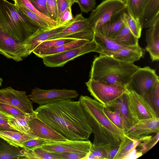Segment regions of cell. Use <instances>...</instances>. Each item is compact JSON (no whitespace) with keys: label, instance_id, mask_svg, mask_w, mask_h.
<instances>
[{"label":"cell","instance_id":"f1b7e54d","mask_svg":"<svg viewBox=\"0 0 159 159\" xmlns=\"http://www.w3.org/2000/svg\"><path fill=\"white\" fill-rule=\"evenodd\" d=\"M30 115H31L24 116H13L12 118L8 119V123L18 132L31 134L28 121Z\"/></svg>","mask_w":159,"mask_h":159},{"label":"cell","instance_id":"9c48e42d","mask_svg":"<svg viewBox=\"0 0 159 159\" xmlns=\"http://www.w3.org/2000/svg\"><path fill=\"white\" fill-rule=\"evenodd\" d=\"M98 48L93 40L79 47L44 57L42 58L43 62L48 67L63 66L78 57L91 52H95Z\"/></svg>","mask_w":159,"mask_h":159},{"label":"cell","instance_id":"e0dca14e","mask_svg":"<svg viewBox=\"0 0 159 159\" xmlns=\"http://www.w3.org/2000/svg\"><path fill=\"white\" fill-rule=\"evenodd\" d=\"M72 20L58 25L46 30L39 29L34 34L23 43L25 45L29 55L42 42L48 40L54 35L61 31L69 25Z\"/></svg>","mask_w":159,"mask_h":159},{"label":"cell","instance_id":"4316f807","mask_svg":"<svg viewBox=\"0 0 159 159\" xmlns=\"http://www.w3.org/2000/svg\"><path fill=\"white\" fill-rule=\"evenodd\" d=\"M114 39L118 44L128 47L139 45V39L134 35L125 22Z\"/></svg>","mask_w":159,"mask_h":159},{"label":"cell","instance_id":"52a82bcc","mask_svg":"<svg viewBox=\"0 0 159 159\" xmlns=\"http://www.w3.org/2000/svg\"><path fill=\"white\" fill-rule=\"evenodd\" d=\"M94 34V31L88 18H84L80 13L76 15L71 22L64 29L49 39L67 38L92 41Z\"/></svg>","mask_w":159,"mask_h":159},{"label":"cell","instance_id":"9a60e30c","mask_svg":"<svg viewBox=\"0 0 159 159\" xmlns=\"http://www.w3.org/2000/svg\"><path fill=\"white\" fill-rule=\"evenodd\" d=\"M28 121L30 134L36 138L54 141L67 140L38 117L35 114L30 115Z\"/></svg>","mask_w":159,"mask_h":159},{"label":"cell","instance_id":"f907efd6","mask_svg":"<svg viewBox=\"0 0 159 159\" xmlns=\"http://www.w3.org/2000/svg\"><path fill=\"white\" fill-rule=\"evenodd\" d=\"M13 116L5 112L0 109V117L8 119Z\"/></svg>","mask_w":159,"mask_h":159},{"label":"cell","instance_id":"8992f818","mask_svg":"<svg viewBox=\"0 0 159 159\" xmlns=\"http://www.w3.org/2000/svg\"><path fill=\"white\" fill-rule=\"evenodd\" d=\"M85 84L95 99L105 106L122 96L126 88L121 85L107 84L90 79Z\"/></svg>","mask_w":159,"mask_h":159},{"label":"cell","instance_id":"d6986e66","mask_svg":"<svg viewBox=\"0 0 159 159\" xmlns=\"http://www.w3.org/2000/svg\"><path fill=\"white\" fill-rule=\"evenodd\" d=\"M147 45L145 50L149 53L152 61L159 60V16L146 32Z\"/></svg>","mask_w":159,"mask_h":159},{"label":"cell","instance_id":"74e56055","mask_svg":"<svg viewBox=\"0 0 159 159\" xmlns=\"http://www.w3.org/2000/svg\"><path fill=\"white\" fill-rule=\"evenodd\" d=\"M77 39L63 38L45 40L41 43L34 50L46 48L63 45L77 40Z\"/></svg>","mask_w":159,"mask_h":159},{"label":"cell","instance_id":"7a4b0ae2","mask_svg":"<svg viewBox=\"0 0 159 159\" xmlns=\"http://www.w3.org/2000/svg\"><path fill=\"white\" fill-rule=\"evenodd\" d=\"M79 101L94 134L92 144L98 146L110 145L119 147L125 136V133L107 116L105 106L87 96L81 95Z\"/></svg>","mask_w":159,"mask_h":159},{"label":"cell","instance_id":"30bf717a","mask_svg":"<svg viewBox=\"0 0 159 159\" xmlns=\"http://www.w3.org/2000/svg\"><path fill=\"white\" fill-rule=\"evenodd\" d=\"M125 93L129 109L133 117L137 121L159 117L143 97L127 88Z\"/></svg>","mask_w":159,"mask_h":159},{"label":"cell","instance_id":"7402d4cb","mask_svg":"<svg viewBox=\"0 0 159 159\" xmlns=\"http://www.w3.org/2000/svg\"><path fill=\"white\" fill-rule=\"evenodd\" d=\"M158 16L159 0H148L139 20L142 28H149Z\"/></svg>","mask_w":159,"mask_h":159},{"label":"cell","instance_id":"ac0fdd59","mask_svg":"<svg viewBox=\"0 0 159 159\" xmlns=\"http://www.w3.org/2000/svg\"><path fill=\"white\" fill-rule=\"evenodd\" d=\"M145 51V49L138 45L124 48L114 52L100 50L98 53L121 61L134 63L144 56Z\"/></svg>","mask_w":159,"mask_h":159},{"label":"cell","instance_id":"1f68e13d","mask_svg":"<svg viewBox=\"0 0 159 159\" xmlns=\"http://www.w3.org/2000/svg\"><path fill=\"white\" fill-rule=\"evenodd\" d=\"M13 1L16 6L25 8L38 15L48 23L50 28H52L58 25L56 22L38 11L29 0H13Z\"/></svg>","mask_w":159,"mask_h":159},{"label":"cell","instance_id":"5bb4252c","mask_svg":"<svg viewBox=\"0 0 159 159\" xmlns=\"http://www.w3.org/2000/svg\"><path fill=\"white\" fill-rule=\"evenodd\" d=\"M92 143L89 140H67L57 141L54 143L43 145L45 150L54 153L73 152L87 154L89 152Z\"/></svg>","mask_w":159,"mask_h":159},{"label":"cell","instance_id":"8d00e7d4","mask_svg":"<svg viewBox=\"0 0 159 159\" xmlns=\"http://www.w3.org/2000/svg\"><path fill=\"white\" fill-rule=\"evenodd\" d=\"M104 110L111 120L118 127L123 130L122 120L118 108L113 107L105 106Z\"/></svg>","mask_w":159,"mask_h":159},{"label":"cell","instance_id":"5b68a950","mask_svg":"<svg viewBox=\"0 0 159 159\" xmlns=\"http://www.w3.org/2000/svg\"><path fill=\"white\" fill-rule=\"evenodd\" d=\"M126 9L125 0H104L92 10L88 18L91 27L95 29Z\"/></svg>","mask_w":159,"mask_h":159},{"label":"cell","instance_id":"d6a6232c","mask_svg":"<svg viewBox=\"0 0 159 159\" xmlns=\"http://www.w3.org/2000/svg\"><path fill=\"white\" fill-rule=\"evenodd\" d=\"M16 6L19 11L22 13L26 18L40 29L46 30L51 28L45 21L35 13L25 8L19 6Z\"/></svg>","mask_w":159,"mask_h":159},{"label":"cell","instance_id":"2e32d148","mask_svg":"<svg viewBox=\"0 0 159 159\" xmlns=\"http://www.w3.org/2000/svg\"><path fill=\"white\" fill-rule=\"evenodd\" d=\"M159 132V118L154 117L139 120L125 134L138 141L149 134Z\"/></svg>","mask_w":159,"mask_h":159},{"label":"cell","instance_id":"ee69618b","mask_svg":"<svg viewBox=\"0 0 159 159\" xmlns=\"http://www.w3.org/2000/svg\"><path fill=\"white\" fill-rule=\"evenodd\" d=\"M77 1L81 12L86 13L93 10L96 4V0H77Z\"/></svg>","mask_w":159,"mask_h":159},{"label":"cell","instance_id":"4fadbf2b","mask_svg":"<svg viewBox=\"0 0 159 159\" xmlns=\"http://www.w3.org/2000/svg\"><path fill=\"white\" fill-rule=\"evenodd\" d=\"M0 53L7 58L18 62L29 55L23 43L8 35L0 29Z\"/></svg>","mask_w":159,"mask_h":159},{"label":"cell","instance_id":"7bdbcfd3","mask_svg":"<svg viewBox=\"0 0 159 159\" xmlns=\"http://www.w3.org/2000/svg\"><path fill=\"white\" fill-rule=\"evenodd\" d=\"M58 10L57 25L63 12L69 7L77 3V0H57Z\"/></svg>","mask_w":159,"mask_h":159},{"label":"cell","instance_id":"3957f363","mask_svg":"<svg viewBox=\"0 0 159 159\" xmlns=\"http://www.w3.org/2000/svg\"><path fill=\"white\" fill-rule=\"evenodd\" d=\"M139 68L133 63L121 61L100 54L93 62L89 79L107 84L126 87Z\"/></svg>","mask_w":159,"mask_h":159},{"label":"cell","instance_id":"7dc6e473","mask_svg":"<svg viewBox=\"0 0 159 159\" xmlns=\"http://www.w3.org/2000/svg\"><path fill=\"white\" fill-rule=\"evenodd\" d=\"M71 11V7L67 8L62 13L57 25L69 22L74 19Z\"/></svg>","mask_w":159,"mask_h":159},{"label":"cell","instance_id":"44dd1931","mask_svg":"<svg viewBox=\"0 0 159 159\" xmlns=\"http://www.w3.org/2000/svg\"><path fill=\"white\" fill-rule=\"evenodd\" d=\"M125 10L96 28L94 31L114 39L125 24Z\"/></svg>","mask_w":159,"mask_h":159},{"label":"cell","instance_id":"bcb514c9","mask_svg":"<svg viewBox=\"0 0 159 159\" xmlns=\"http://www.w3.org/2000/svg\"><path fill=\"white\" fill-rule=\"evenodd\" d=\"M29 1L38 11L49 17L47 8V0H29Z\"/></svg>","mask_w":159,"mask_h":159},{"label":"cell","instance_id":"ba28073f","mask_svg":"<svg viewBox=\"0 0 159 159\" xmlns=\"http://www.w3.org/2000/svg\"><path fill=\"white\" fill-rule=\"evenodd\" d=\"M159 78L155 70L148 66L139 67L132 75L126 88L135 91L146 98Z\"/></svg>","mask_w":159,"mask_h":159},{"label":"cell","instance_id":"ffe728a7","mask_svg":"<svg viewBox=\"0 0 159 159\" xmlns=\"http://www.w3.org/2000/svg\"><path fill=\"white\" fill-rule=\"evenodd\" d=\"M107 107H113L118 109L122 122L125 134L138 121L133 116L128 107L125 93L121 97Z\"/></svg>","mask_w":159,"mask_h":159},{"label":"cell","instance_id":"484cf974","mask_svg":"<svg viewBox=\"0 0 159 159\" xmlns=\"http://www.w3.org/2000/svg\"><path fill=\"white\" fill-rule=\"evenodd\" d=\"M12 146L0 138V159H25V151Z\"/></svg>","mask_w":159,"mask_h":159},{"label":"cell","instance_id":"83f0119b","mask_svg":"<svg viewBox=\"0 0 159 159\" xmlns=\"http://www.w3.org/2000/svg\"><path fill=\"white\" fill-rule=\"evenodd\" d=\"M138 141L126 135L121 141L117 152L113 159H124L137 148Z\"/></svg>","mask_w":159,"mask_h":159},{"label":"cell","instance_id":"603a6c76","mask_svg":"<svg viewBox=\"0 0 159 159\" xmlns=\"http://www.w3.org/2000/svg\"><path fill=\"white\" fill-rule=\"evenodd\" d=\"M90 41H91L84 39H78L57 46L34 50L33 53L37 57L42 58L47 56L58 53L79 47Z\"/></svg>","mask_w":159,"mask_h":159},{"label":"cell","instance_id":"f6af8a7d","mask_svg":"<svg viewBox=\"0 0 159 159\" xmlns=\"http://www.w3.org/2000/svg\"><path fill=\"white\" fill-rule=\"evenodd\" d=\"M60 159H84L87 154L73 152L54 153Z\"/></svg>","mask_w":159,"mask_h":159},{"label":"cell","instance_id":"6da1fadb","mask_svg":"<svg viewBox=\"0 0 159 159\" xmlns=\"http://www.w3.org/2000/svg\"><path fill=\"white\" fill-rule=\"evenodd\" d=\"M35 115L67 140H88L92 133L79 101L60 100L39 106Z\"/></svg>","mask_w":159,"mask_h":159},{"label":"cell","instance_id":"f546056e","mask_svg":"<svg viewBox=\"0 0 159 159\" xmlns=\"http://www.w3.org/2000/svg\"><path fill=\"white\" fill-rule=\"evenodd\" d=\"M127 11L139 21L140 16L148 0H125Z\"/></svg>","mask_w":159,"mask_h":159},{"label":"cell","instance_id":"b9f144b4","mask_svg":"<svg viewBox=\"0 0 159 159\" xmlns=\"http://www.w3.org/2000/svg\"><path fill=\"white\" fill-rule=\"evenodd\" d=\"M110 145L104 146H98L92 144L89 152L95 156L99 157L100 159H107V151L110 147Z\"/></svg>","mask_w":159,"mask_h":159},{"label":"cell","instance_id":"c3c4849f","mask_svg":"<svg viewBox=\"0 0 159 159\" xmlns=\"http://www.w3.org/2000/svg\"><path fill=\"white\" fill-rule=\"evenodd\" d=\"M8 119L0 117V130L18 132L8 123Z\"/></svg>","mask_w":159,"mask_h":159},{"label":"cell","instance_id":"f5cc1de1","mask_svg":"<svg viewBox=\"0 0 159 159\" xmlns=\"http://www.w3.org/2000/svg\"><path fill=\"white\" fill-rule=\"evenodd\" d=\"M3 80V79L0 77V87L2 85Z\"/></svg>","mask_w":159,"mask_h":159},{"label":"cell","instance_id":"277c9868","mask_svg":"<svg viewBox=\"0 0 159 159\" xmlns=\"http://www.w3.org/2000/svg\"><path fill=\"white\" fill-rule=\"evenodd\" d=\"M39 29L20 11L15 4L0 0V29L23 43Z\"/></svg>","mask_w":159,"mask_h":159},{"label":"cell","instance_id":"e575fe53","mask_svg":"<svg viewBox=\"0 0 159 159\" xmlns=\"http://www.w3.org/2000/svg\"><path fill=\"white\" fill-rule=\"evenodd\" d=\"M146 99L148 101L159 116V80L155 82Z\"/></svg>","mask_w":159,"mask_h":159},{"label":"cell","instance_id":"681fc988","mask_svg":"<svg viewBox=\"0 0 159 159\" xmlns=\"http://www.w3.org/2000/svg\"><path fill=\"white\" fill-rule=\"evenodd\" d=\"M119 147H110L107 150V159H113L118 151Z\"/></svg>","mask_w":159,"mask_h":159},{"label":"cell","instance_id":"cb8c5ba5","mask_svg":"<svg viewBox=\"0 0 159 159\" xmlns=\"http://www.w3.org/2000/svg\"><path fill=\"white\" fill-rule=\"evenodd\" d=\"M93 40L98 48L96 52L100 50L114 52L128 47L117 43L114 39L94 31Z\"/></svg>","mask_w":159,"mask_h":159},{"label":"cell","instance_id":"60d3db41","mask_svg":"<svg viewBox=\"0 0 159 159\" xmlns=\"http://www.w3.org/2000/svg\"><path fill=\"white\" fill-rule=\"evenodd\" d=\"M47 8L49 17L57 24L58 10L57 0H47Z\"/></svg>","mask_w":159,"mask_h":159},{"label":"cell","instance_id":"836d02e7","mask_svg":"<svg viewBox=\"0 0 159 159\" xmlns=\"http://www.w3.org/2000/svg\"><path fill=\"white\" fill-rule=\"evenodd\" d=\"M159 139V132L154 136L148 135L137 141V147L140 148L139 152L143 154L146 153L151 149L158 142Z\"/></svg>","mask_w":159,"mask_h":159},{"label":"cell","instance_id":"8fae6325","mask_svg":"<svg viewBox=\"0 0 159 159\" xmlns=\"http://www.w3.org/2000/svg\"><path fill=\"white\" fill-rule=\"evenodd\" d=\"M78 95L77 91L74 90L43 89L36 87L32 90L28 96L32 102L41 106L60 100L75 98Z\"/></svg>","mask_w":159,"mask_h":159},{"label":"cell","instance_id":"d4e9b609","mask_svg":"<svg viewBox=\"0 0 159 159\" xmlns=\"http://www.w3.org/2000/svg\"><path fill=\"white\" fill-rule=\"evenodd\" d=\"M0 138L10 144L16 147L22 148L25 142L36 138L33 135L19 132L0 130Z\"/></svg>","mask_w":159,"mask_h":159},{"label":"cell","instance_id":"d590c367","mask_svg":"<svg viewBox=\"0 0 159 159\" xmlns=\"http://www.w3.org/2000/svg\"><path fill=\"white\" fill-rule=\"evenodd\" d=\"M125 22L134 35L138 39L141 35L142 28L139 21L133 17L126 9L125 12Z\"/></svg>","mask_w":159,"mask_h":159},{"label":"cell","instance_id":"4dcf8cb0","mask_svg":"<svg viewBox=\"0 0 159 159\" xmlns=\"http://www.w3.org/2000/svg\"><path fill=\"white\" fill-rule=\"evenodd\" d=\"M24 158L25 159H60L54 153L45 150L42 147L26 151Z\"/></svg>","mask_w":159,"mask_h":159},{"label":"cell","instance_id":"f35d334b","mask_svg":"<svg viewBox=\"0 0 159 159\" xmlns=\"http://www.w3.org/2000/svg\"><path fill=\"white\" fill-rule=\"evenodd\" d=\"M56 141L36 138L24 142L22 144V148L25 151H27L37 147H42L43 145L54 143Z\"/></svg>","mask_w":159,"mask_h":159},{"label":"cell","instance_id":"7c38bea8","mask_svg":"<svg viewBox=\"0 0 159 159\" xmlns=\"http://www.w3.org/2000/svg\"><path fill=\"white\" fill-rule=\"evenodd\" d=\"M0 102L13 106L29 115L35 114L32 102L25 91L16 90L11 86L1 89Z\"/></svg>","mask_w":159,"mask_h":159},{"label":"cell","instance_id":"ab89813d","mask_svg":"<svg viewBox=\"0 0 159 159\" xmlns=\"http://www.w3.org/2000/svg\"><path fill=\"white\" fill-rule=\"evenodd\" d=\"M0 109L5 112L13 116H24L29 115L11 105L0 102Z\"/></svg>","mask_w":159,"mask_h":159},{"label":"cell","instance_id":"816d5d0a","mask_svg":"<svg viewBox=\"0 0 159 159\" xmlns=\"http://www.w3.org/2000/svg\"><path fill=\"white\" fill-rule=\"evenodd\" d=\"M84 159H100L99 158L89 152L87 154Z\"/></svg>","mask_w":159,"mask_h":159}]
</instances>
